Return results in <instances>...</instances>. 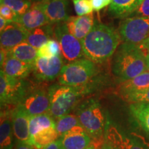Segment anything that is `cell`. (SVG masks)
Wrapping results in <instances>:
<instances>
[{"instance_id":"6da1fadb","label":"cell","mask_w":149,"mask_h":149,"mask_svg":"<svg viewBox=\"0 0 149 149\" xmlns=\"http://www.w3.org/2000/svg\"><path fill=\"white\" fill-rule=\"evenodd\" d=\"M121 40L119 31L111 26L95 21L91 32L81 40L85 57L95 63L109 60L120 46Z\"/></svg>"},{"instance_id":"7a4b0ae2","label":"cell","mask_w":149,"mask_h":149,"mask_svg":"<svg viewBox=\"0 0 149 149\" xmlns=\"http://www.w3.org/2000/svg\"><path fill=\"white\" fill-rule=\"evenodd\" d=\"M112 72L121 81L148 70L146 54L137 44L123 42L113 55Z\"/></svg>"},{"instance_id":"3957f363","label":"cell","mask_w":149,"mask_h":149,"mask_svg":"<svg viewBox=\"0 0 149 149\" xmlns=\"http://www.w3.org/2000/svg\"><path fill=\"white\" fill-rule=\"evenodd\" d=\"M87 89L86 86H71L60 84L50 86L48 90L50 99L49 114L56 119L68 114Z\"/></svg>"},{"instance_id":"277c9868","label":"cell","mask_w":149,"mask_h":149,"mask_svg":"<svg viewBox=\"0 0 149 149\" xmlns=\"http://www.w3.org/2000/svg\"><path fill=\"white\" fill-rule=\"evenodd\" d=\"M96 72V63L87 58L79 59L64 65L58 77L59 83L71 86H86Z\"/></svg>"},{"instance_id":"5b68a950","label":"cell","mask_w":149,"mask_h":149,"mask_svg":"<svg viewBox=\"0 0 149 149\" xmlns=\"http://www.w3.org/2000/svg\"><path fill=\"white\" fill-rule=\"evenodd\" d=\"M76 116L91 137L97 139L102 135L105 126V120L102 109L96 100H86L76 111Z\"/></svg>"},{"instance_id":"8992f818","label":"cell","mask_w":149,"mask_h":149,"mask_svg":"<svg viewBox=\"0 0 149 149\" xmlns=\"http://www.w3.org/2000/svg\"><path fill=\"white\" fill-rule=\"evenodd\" d=\"M53 39L59 44L61 57L64 64L85 57L81 41L70 34L66 22L54 26Z\"/></svg>"},{"instance_id":"52a82bcc","label":"cell","mask_w":149,"mask_h":149,"mask_svg":"<svg viewBox=\"0 0 149 149\" xmlns=\"http://www.w3.org/2000/svg\"><path fill=\"white\" fill-rule=\"evenodd\" d=\"M118 31L123 42L140 44L149 37V16L126 17Z\"/></svg>"},{"instance_id":"ba28073f","label":"cell","mask_w":149,"mask_h":149,"mask_svg":"<svg viewBox=\"0 0 149 149\" xmlns=\"http://www.w3.org/2000/svg\"><path fill=\"white\" fill-rule=\"evenodd\" d=\"M28 88L24 79H17L0 72V100L1 105L20 102Z\"/></svg>"},{"instance_id":"9c48e42d","label":"cell","mask_w":149,"mask_h":149,"mask_svg":"<svg viewBox=\"0 0 149 149\" xmlns=\"http://www.w3.org/2000/svg\"><path fill=\"white\" fill-rule=\"evenodd\" d=\"M21 107L29 116L49 112L50 99L48 93L43 89L28 90L19 102Z\"/></svg>"},{"instance_id":"30bf717a","label":"cell","mask_w":149,"mask_h":149,"mask_svg":"<svg viewBox=\"0 0 149 149\" xmlns=\"http://www.w3.org/2000/svg\"><path fill=\"white\" fill-rule=\"evenodd\" d=\"M64 65L61 55L52 57H38L33 64L32 72L39 81H52L59 77Z\"/></svg>"},{"instance_id":"8fae6325","label":"cell","mask_w":149,"mask_h":149,"mask_svg":"<svg viewBox=\"0 0 149 149\" xmlns=\"http://www.w3.org/2000/svg\"><path fill=\"white\" fill-rule=\"evenodd\" d=\"M36 3L45 14L48 24L51 25L66 22L70 17L68 13V0H48Z\"/></svg>"},{"instance_id":"7c38bea8","label":"cell","mask_w":149,"mask_h":149,"mask_svg":"<svg viewBox=\"0 0 149 149\" xmlns=\"http://www.w3.org/2000/svg\"><path fill=\"white\" fill-rule=\"evenodd\" d=\"M29 31L17 22H9L6 27L1 31V47L9 51L18 44L26 42Z\"/></svg>"},{"instance_id":"4fadbf2b","label":"cell","mask_w":149,"mask_h":149,"mask_svg":"<svg viewBox=\"0 0 149 149\" xmlns=\"http://www.w3.org/2000/svg\"><path fill=\"white\" fill-rule=\"evenodd\" d=\"M58 141L60 149H86L91 145V136L82 126H78L60 136Z\"/></svg>"},{"instance_id":"5bb4252c","label":"cell","mask_w":149,"mask_h":149,"mask_svg":"<svg viewBox=\"0 0 149 149\" xmlns=\"http://www.w3.org/2000/svg\"><path fill=\"white\" fill-rule=\"evenodd\" d=\"M29 118L28 113L19 106L15 110L11 117L13 131L17 140L19 142L31 144Z\"/></svg>"},{"instance_id":"9a60e30c","label":"cell","mask_w":149,"mask_h":149,"mask_svg":"<svg viewBox=\"0 0 149 149\" xmlns=\"http://www.w3.org/2000/svg\"><path fill=\"white\" fill-rule=\"evenodd\" d=\"M93 13L84 16H70L66 22L67 29L70 34L81 41L88 35L95 25Z\"/></svg>"},{"instance_id":"2e32d148","label":"cell","mask_w":149,"mask_h":149,"mask_svg":"<svg viewBox=\"0 0 149 149\" xmlns=\"http://www.w3.org/2000/svg\"><path fill=\"white\" fill-rule=\"evenodd\" d=\"M15 22L29 31L48 24L47 17L36 3H33L26 13L18 15Z\"/></svg>"},{"instance_id":"e0dca14e","label":"cell","mask_w":149,"mask_h":149,"mask_svg":"<svg viewBox=\"0 0 149 149\" xmlns=\"http://www.w3.org/2000/svg\"><path fill=\"white\" fill-rule=\"evenodd\" d=\"M149 88V70L132 79L122 81L119 86V93L123 98Z\"/></svg>"},{"instance_id":"ac0fdd59","label":"cell","mask_w":149,"mask_h":149,"mask_svg":"<svg viewBox=\"0 0 149 149\" xmlns=\"http://www.w3.org/2000/svg\"><path fill=\"white\" fill-rule=\"evenodd\" d=\"M33 64H28L8 55L6 60L1 67L6 74L10 77L24 79L33 71Z\"/></svg>"},{"instance_id":"d6986e66","label":"cell","mask_w":149,"mask_h":149,"mask_svg":"<svg viewBox=\"0 0 149 149\" xmlns=\"http://www.w3.org/2000/svg\"><path fill=\"white\" fill-rule=\"evenodd\" d=\"M143 0H112L109 13L116 18L129 17L139 8Z\"/></svg>"},{"instance_id":"ffe728a7","label":"cell","mask_w":149,"mask_h":149,"mask_svg":"<svg viewBox=\"0 0 149 149\" xmlns=\"http://www.w3.org/2000/svg\"><path fill=\"white\" fill-rule=\"evenodd\" d=\"M54 26L48 24L42 27L31 30L26 42L38 50L48 40L53 39Z\"/></svg>"},{"instance_id":"44dd1931","label":"cell","mask_w":149,"mask_h":149,"mask_svg":"<svg viewBox=\"0 0 149 149\" xmlns=\"http://www.w3.org/2000/svg\"><path fill=\"white\" fill-rule=\"evenodd\" d=\"M106 141L113 144L118 149H145L141 144L119 133L114 127L110 128L108 130Z\"/></svg>"},{"instance_id":"7402d4cb","label":"cell","mask_w":149,"mask_h":149,"mask_svg":"<svg viewBox=\"0 0 149 149\" xmlns=\"http://www.w3.org/2000/svg\"><path fill=\"white\" fill-rule=\"evenodd\" d=\"M8 55L19 60L33 64L38 57L37 49L33 47L26 42L18 44L8 51Z\"/></svg>"},{"instance_id":"603a6c76","label":"cell","mask_w":149,"mask_h":149,"mask_svg":"<svg viewBox=\"0 0 149 149\" xmlns=\"http://www.w3.org/2000/svg\"><path fill=\"white\" fill-rule=\"evenodd\" d=\"M49 128H56V123L49 113L33 115L29 118V130L31 138L41 130Z\"/></svg>"},{"instance_id":"cb8c5ba5","label":"cell","mask_w":149,"mask_h":149,"mask_svg":"<svg viewBox=\"0 0 149 149\" xmlns=\"http://www.w3.org/2000/svg\"><path fill=\"white\" fill-rule=\"evenodd\" d=\"M12 119L8 113H1L0 124V146L1 149H13Z\"/></svg>"},{"instance_id":"d4e9b609","label":"cell","mask_w":149,"mask_h":149,"mask_svg":"<svg viewBox=\"0 0 149 149\" xmlns=\"http://www.w3.org/2000/svg\"><path fill=\"white\" fill-rule=\"evenodd\" d=\"M132 115L149 135V103L136 102L130 106Z\"/></svg>"},{"instance_id":"484cf974","label":"cell","mask_w":149,"mask_h":149,"mask_svg":"<svg viewBox=\"0 0 149 149\" xmlns=\"http://www.w3.org/2000/svg\"><path fill=\"white\" fill-rule=\"evenodd\" d=\"M59 134L56 128H46L37 133L31 138V144L38 148H42L46 145L58 139Z\"/></svg>"},{"instance_id":"4316f807","label":"cell","mask_w":149,"mask_h":149,"mask_svg":"<svg viewBox=\"0 0 149 149\" xmlns=\"http://www.w3.org/2000/svg\"><path fill=\"white\" fill-rule=\"evenodd\" d=\"M78 126H82L77 117L72 114H66L59 117L56 123V130L59 134V137Z\"/></svg>"},{"instance_id":"83f0119b","label":"cell","mask_w":149,"mask_h":149,"mask_svg":"<svg viewBox=\"0 0 149 149\" xmlns=\"http://www.w3.org/2000/svg\"><path fill=\"white\" fill-rule=\"evenodd\" d=\"M37 53L38 57H52L59 56L61 55L60 46L56 40H50L37 50Z\"/></svg>"},{"instance_id":"f1b7e54d","label":"cell","mask_w":149,"mask_h":149,"mask_svg":"<svg viewBox=\"0 0 149 149\" xmlns=\"http://www.w3.org/2000/svg\"><path fill=\"white\" fill-rule=\"evenodd\" d=\"M0 3L10 7L18 15L26 13L33 5L31 0H0Z\"/></svg>"},{"instance_id":"f546056e","label":"cell","mask_w":149,"mask_h":149,"mask_svg":"<svg viewBox=\"0 0 149 149\" xmlns=\"http://www.w3.org/2000/svg\"><path fill=\"white\" fill-rule=\"evenodd\" d=\"M76 14L84 16L92 13L93 8L90 0H72Z\"/></svg>"},{"instance_id":"4dcf8cb0","label":"cell","mask_w":149,"mask_h":149,"mask_svg":"<svg viewBox=\"0 0 149 149\" xmlns=\"http://www.w3.org/2000/svg\"><path fill=\"white\" fill-rule=\"evenodd\" d=\"M126 101L130 103H136V102H146L149 103V88L144 91H139L133 95L126 97L124 98Z\"/></svg>"},{"instance_id":"1f68e13d","label":"cell","mask_w":149,"mask_h":149,"mask_svg":"<svg viewBox=\"0 0 149 149\" xmlns=\"http://www.w3.org/2000/svg\"><path fill=\"white\" fill-rule=\"evenodd\" d=\"M0 15L8 22H15L18 17V15L10 7L3 4L0 6Z\"/></svg>"},{"instance_id":"d6a6232c","label":"cell","mask_w":149,"mask_h":149,"mask_svg":"<svg viewBox=\"0 0 149 149\" xmlns=\"http://www.w3.org/2000/svg\"><path fill=\"white\" fill-rule=\"evenodd\" d=\"M149 16V0H143L139 8L130 17Z\"/></svg>"},{"instance_id":"836d02e7","label":"cell","mask_w":149,"mask_h":149,"mask_svg":"<svg viewBox=\"0 0 149 149\" xmlns=\"http://www.w3.org/2000/svg\"><path fill=\"white\" fill-rule=\"evenodd\" d=\"M92 3L93 10L96 12H99L102 9L110 5L112 0H90Z\"/></svg>"},{"instance_id":"e575fe53","label":"cell","mask_w":149,"mask_h":149,"mask_svg":"<svg viewBox=\"0 0 149 149\" xmlns=\"http://www.w3.org/2000/svg\"><path fill=\"white\" fill-rule=\"evenodd\" d=\"M14 149H40L34 145L27 143H23L18 141L17 144L15 145Z\"/></svg>"},{"instance_id":"d590c367","label":"cell","mask_w":149,"mask_h":149,"mask_svg":"<svg viewBox=\"0 0 149 149\" xmlns=\"http://www.w3.org/2000/svg\"><path fill=\"white\" fill-rule=\"evenodd\" d=\"M8 55V51L7 50L4 49V48L1 47V50H0V65H1V67L3 66V63L6 60Z\"/></svg>"},{"instance_id":"8d00e7d4","label":"cell","mask_w":149,"mask_h":149,"mask_svg":"<svg viewBox=\"0 0 149 149\" xmlns=\"http://www.w3.org/2000/svg\"><path fill=\"white\" fill-rule=\"evenodd\" d=\"M97 148V147H96ZM97 149H118L113 144H111L109 141H105L104 143H102V145Z\"/></svg>"},{"instance_id":"74e56055","label":"cell","mask_w":149,"mask_h":149,"mask_svg":"<svg viewBox=\"0 0 149 149\" xmlns=\"http://www.w3.org/2000/svg\"><path fill=\"white\" fill-rule=\"evenodd\" d=\"M138 45L140 46V47L144 50V51L146 53V55L149 53V37L142 43H141L140 44H138Z\"/></svg>"},{"instance_id":"f35d334b","label":"cell","mask_w":149,"mask_h":149,"mask_svg":"<svg viewBox=\"0 0 149 149\" xmlns=\"http://www.w3.org/2000/svg\"><path fill=\"white\" fill-rule=\"evenodd\" d=\"M41 149H60V147H59L58 141L56 140L53 141V142L51 143V144L46 145V146L43 147Z\"/></svg>"},{"instance_id":"ab89813d","label":"cell","mask_w":149,"mask_h":149,"mask_svg":"<svg viewBox=\"0 0 149 149\" xmlns=\"http://www.w3.org/2000/svg\"><path fill=\"white\" fill-rule=\"evenodd\" d=\"M9 22L2 17H0V31H2L6 27Z\"/></svg>"},{"instance_id":"60d3db41","label":"cell","mask_w":149,"mask_h":149,"mask_svg":"<svg viewBox=\"0 0 149 149\" xmlns=\"http://www.w3.org/2000/svg\"><path fill=\"white\" fill-rule=\"evenodd\" d=\"M32 1L33 3H40V2H44V1H48V0H31Z\"/></svg>"},{"instance_id":"b9f144b4","label":"cell","mask_w":149,"mask_h":149,"mask_svg":"<svg viewBox=\"0 0 149 149\" xmlns=\"http://www.w3.org/2000/svg\"><path fill=\"white\" fill-rule=\"evenodd\" d=\"M146 61H147V66H148V69L149 70V53L146 55Z\"/></svg>"},{"instance_id":"7bdbcfd3","label":"cell","mask_w":149,"mask_h":149,"mask_svg":"<svg viewBox=\"0 0 149 149\" xmlns=\"http://www.w3.org/2000/svg\"><path fill=\"white\" fill-rule=\"evenodd\" d=\"M86 149H97L96 147H95L94 145H90L88 147H87Z\"/></svg>"}]
</instances>
